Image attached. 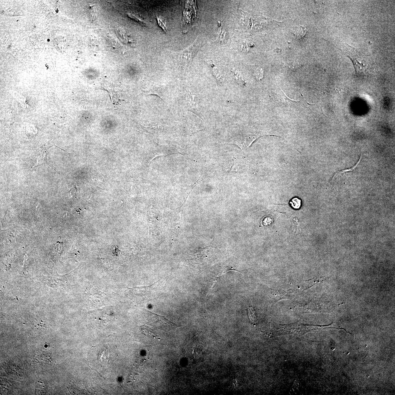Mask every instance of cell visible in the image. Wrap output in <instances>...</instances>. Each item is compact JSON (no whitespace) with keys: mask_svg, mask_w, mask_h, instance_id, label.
Returning <instances> with one entry per match:
<instances>
[{"mask_svg":"<svg viewBox=\"0 0 395 395\" xmlns=\"http://www.w3.org/2000/svg\"><path fill=\"white\" fill-rule=\"evenodd\" d=\"M299 64L298 63L295 62H290L288 63V67L291 69H297L298 67Z\"/></svg>","mask_w":395,"mask_h":395,"instance_id":"20","label":"cell"},{"mask_svg":"<svg viewBox=\"0 0 395 395\" xmlns=\"http://www.w3.org/2000/svg\"><path fill=\"white\" fill-rule=\"evenodd\" d=\"M128 15L129 17H130L132 19L138 21V22L142 23L145 22L142 18L137 14H132V13H129V14H128Z\"/></svg>","mask_w":395,"mask_h":395,"instance_id":"17","label":"cell"},{"mask_svg":"<svg viewBox=\"0 0 395 395\" xmlns=\"http://www.w3.org/2000/svg\"><path fill=\"white\" fill-rule=\"evenodd\" d=\"M231 71L238 84L243 87L246 86L247 82L246 81H245L243 76L239 71L235 69H232Z\"/></svg>","mask_w":395,"mask_h":395,"instance_id":"7","label":"cell"},{"mask_svg":"<svg viewBox=\"0 0 395 395\" xmlns=\"http://www.w3.org/2000/svg\"><path fill=\"white\" fill-rule=\"evenodd\" d=\"M306 28L303 26H298L293 28V34L297 39H301L306 34Z\"/></svg>","mask_w":395,"mask_h":395,"instance_id":"8","label":"cell"},{"mask_svg":"<svg viewBox=\"0 0 395 395\" xmlns=\"http://www.w3.org/2000/svg\"><path fill=\"white\" fill-rule=\"evenodd\" d=\"M290 203L292 207L295 209H299L301 206V201L299 199L295 198L290 201Z\"/></svg>","mask_w":395,"mask_h":395,"instance_id":"13","label":"cell"},{"mask_svg":"<svg viewBox=\"0 0 395 395\" xmlns=\"http://www.w3.org/2000/svg\"><path fill=\"white\" fill-rule=\"evenodd\" d=\"M219 25L220 32L218 37L216 39V41L220 43L224 42L226 36L227 32L222 26H221L220 22H218Z\"/></svg>","mask_w":395,"mask_h":395,"instance_id":"11","label":"cell"},{"mask_svg":"<svg viewBox=\"0 0 395 395\" xmlns=\"http://www.w3.org/2000/svg\"><path fill=\"white\" fill-rule=\"evenodd\" d=\"M157 20L159 25L163 29V30L164 31H165L166 32H167V28L166 27L165 25L164 24L163 21H162L160 19H159V18H157Z\"/></svg>","mask_w":395,"mask_h":395,"instance_id":"19","label":"cell"},{"mask_svg":"<svg viewBox=\"0 0 395 395\" xmlns=\"http://www.w3.org/2000/svg\"><path fill=\"white\" fill-rule=\"evenodd\" d=\"M208 64L210 68H211L212 73H213V74L215 79L218 82L221 83H222L223 81V79L221 77V74H220V71L219 70L218 67L211 61L208 62Z\"/></svg>","mask_w":395,"mask_h":395,"instance_id":"6","label":"cell"},{"mask_svg":"<svg viewBox=\"0 0 395 395\" xmlns=\"http://www.w3.org/2000/svg\"><path fill=\"white\" fill-rule=\"evenodd\" d=\"M198 44L196 40L190 46L179 52H172L174 58L182 67H187L191 63L197 52Z\"/></svg>","mask_w":395,"mask_h":395,"instance_id":"2","label":"cell"},{"mask_svg":"<svg viewBox=\"0 0 395 395\" xmlns=\"http://www.w3.org/2000/svg\"><path fill=\"white\" fill-rule=\"evenodd\" d=\"M339 49L351 60L356 73L363 71L367 66L366 61L368 57L359 49L347 44L340 46Z\"/></svg>","mask_w":395,"mask_h":395,"instance_id":"1","label":"cell"},{"mask_svg":"<svg viewBox=\"0 0 395 395\" xmlns=\"http://www.w3.org/2000/svg\"><path fill=\"white\" fill-rule=\"evenodd\" d=\"M108 39L109 42H110V44L113 48L116 49H118L120 47V44L117 40H116V39L110 36V37H109Z\"/></svg>","mask_w":395,"mask_h":395,"instance_id":"16","label":"cell"},{"mask_svg":"<svg viewBox=\"0 0 395 395\" xmlns=\"http://www.w3.org/2000/svg\"><path fill=\"white\" fill-rule=\"evenodd\" d=\"M361 158H360L358 162V163H357L356 164V165H355L354 166H353V167L351 168L347 169V170H343L341 171L337 172V173H336V174H335V175H334V176L333 179L335 178V177H338V176L341 175V174L346 173V172H347L352 171L354 170L357 167L358 165V164L359 163L360 161H361Z\"/></svg>","mask_w":395,"mask_h":395,"instance_id":"14","label":"cell"},{"mask_svg":"<svg viewBox=\"0 0 395 395\" xmlns=\"http://www.w3.org/2000/svg\"><path fill=\"white\" fill-rule=\"evenodd\" d=\"M46 152L45 151L41 154L39 158L36 163L33 167L34 168L37 166L38 165H40L41 164H45L49 165L47 163L46 160Z\"/></svg>","mask_w":395,"mask_h":395,"instance_id":"12","label":"cell"},{"mask_svg":"<svg viewBox=\"0 0 395 395\" xmlns=\"http://www.w3.org/2000/svg\"><path fill=\"white\" fill-rule=\"evenodd\" d=\"M248 314L249 318L251 323L255 326L257 322V318L255 314V311L253 307H248Z\"/></svg>","mask_w":395,"mask_h":395,"instance_id":"10","label":"cell"},{"mask_svg":"<svg viewBox=\"0 0 395 395\" xmlns=\"http://www.w3.org/2000/svg\"><path fill=\"white\" fill-rule=\"evenodd\" d=\"M147 313L149 317V322L151 325L156 328L167 331L178 327L177 325L169 321L165 317L155 314L150 311H148Z\"/></svg>","mask_w":395,"mask_h":395,"instance_id":"3","label":"cell"},{"mask_svg":"<svg viewBox=\"0 0 395 395\" xmlns=\"http://www.w3.org/2000/svg\"><path fill=\"white\" fill-rule=\"evenodd\" d=\"M255 77L257 79L260 80L263 79V71L262 68L257 69L255 73Z\"/></svg>","mask_w":395,"mask_h":395,"instance_id":"18","label":"cell"},{"mask_svg":"<svg viewBox=\"0 0 395 395\" xmlns=\"http://www.w3.org/2000/svg\"><path fill=\"white\" fill-rule=\"evenodd\" d=\"M111 349H112V348H109V347H107V348H104V350H103V351H101L99 354V362H100L101 363H102L103 361L104 360V361H104V364H105V363H107H107H108L109 362V361H114V360L113 359V358H114L115 359V358L112 357L111 356H110V355L113 356V354L114 353V351H112Z\"/></svg>","mask_w":395,"mask_h":395,"instance_id":"4","label":"cell"},{"mask_svg":"<svg viewBox=\"0 0 395 395\" xmlns=\"http://www.w3.org/2000/svg\"><path fill=\"white\" fill-rule=\"evenodd\" d=\"M90 45L91 48H92L93 50L99 51V43L98 41L96 38H93L91 39L90 41Z\"/></svg>","mask_w":395,"mask_h":395,"instance_id":"15","label":"cell"},{"mask_svg":"<svg viewBox=\"0 0 395 395\" xmlns=\"http://www.w3.org/2000/svg\"><path fill=\"white\" fill-rule=\"evenodd\" d=\"M143 333L145 336L151 338H157L158 337L157 333L153 329L145 325L141 327Z\"/></svg>","mask_w":395,"mask_h":395,"instance_id":"9","label":"cell"},{"mask_svg":"<svg viewBox=\"0 0 395 395\" xmlns=\"http://www.w3.org/2000/svg\"><path fill=\"white\" fill-rule=\"evenodd\" d=\"M117 34L119 39L122 42L125 43H131V39L130 36L125 29L123 28H118L117 31Z\"/></svg>","mask_w":395,"mask_h":395,"instance_id":"5","label":"cell"}]
</instances>
